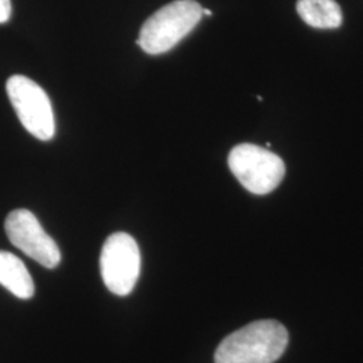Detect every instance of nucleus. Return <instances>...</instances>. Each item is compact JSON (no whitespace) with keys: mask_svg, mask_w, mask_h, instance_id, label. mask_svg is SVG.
Wrapping results in <instances>:
<instances>
[{"mask_svg":"<svg viewBox=\"0 0 363 363\" xmlns=\"http://www.w3.org/2000/svg\"><path fill=\"white\" fill-rule=\"evenodd\" d=\"M11 11H13L11 0H0V25L9 22Z\"/></svg>","mask_w":363,"mask_h":363,"instance_id":"9","label":"nucleus"},{"mask_svg":"<svg viewBox=\"0 0 363 363\" xmlns=\"http://www.w3.org/2000/svg\"><path fill=\"white\" fill-rule=\"evenodd\" d=\"M6 89L22 125L39 140H52L55 120L48 93L25 76L9 78Z\"/></svg>","mask_w":363,"mask_h":363,"instance_id":"5","label":"nucleus"},{"mask_svg":"<svg viewBox=\"0 0 363 363\" xmlns=\"http://www.w3.org/2000/svg\"><path fill=\"white\" fill-rule=\"evenodd\" d=\"M0 286L19 298H33L35 286L23 261L13 253L0 250Z\"/></svg>","mask_w":363,"mask_h":363,"instance_id":"7","label":"nucleus"},{"mask_svg":"<svg viewBox=\"0 0 363 363\" xmlns=\"http://www.w3.org/2000/svg\"><path fill=\"white\" fill-rule=\"evenodd\" d=\"M288 331L277 320H257L225 337L216 363H274L288 346Z\"/></svg>","mask_w":363,"mask_h":363,"instance_id":"1","label":"nucleus"},{"mask_svg":"<svg viewBox=\"0 0 363 363\" xmlns=\"http://www.w3.org/2000/svg\"><path fill=\"white\" fill-rule=\"evenodd\" d=\"M202 13H203V15H208V16L213 15V13H211L210 10H206V9H202Z\"/></svg>","mask_w":363,"mask_h":363,"instance_id":"10","label":"nucleus"},{"mask_svg":"<svg viewBox=\"0 0 363 363\" xmlns=\"http://www.w3.org/2000/svg\"><path fill=\"white\" fill-rule=\"evenodd\" d=\"M298 16L315 28H337L343 22V13L335 0H298Z\"/></svg>","mask_w":363,"mask_h":363,"instance_id":"8","label":"nucleus"},{"mask_svg":"<svg viewBox=\"0 0 363 363\" xmlns=\"http://www.w3.org/2000/svg\"><path fill=\"white\" fill-rule=\"evenodd\" d=\"M228 163L237 181L256 195L269 194L286 175L281 157L256 144L235 145Z\"/></svg>","mask_w":363,"mask_h":363,"instance_id":"3","label":"nucleus"},{"mask_svg":"<svg viewBox=\"0 0 363 363\" xmlns=\"http://www.w3.org/2000/svg\"><path fill=\"white\" fill-rule=\"evenodd\" d=\"M4 229L13 247L42 267L52 269L61 262L60 247L31 211L26 208L13 210L6 218Z\"/></svg>","mask_w":363,"mask_h":363,"instance_id":"6","label":"nucleus"},{"mask_svg":"<svg viewBox=\"0 0 363 363\" xmlns=\"http://www.w3.org/2000/svg\"><path fill=\"white\" fill-rule=\"evenodd\" d=\"M202 15V7L195 0L169 3L145 21L138 45L151 55L169 52L194 30Z\"/></svg>","mask_w":363,"mask_h":363,"instance_id":"2","label":"nucleus"},{"mask_svg":"<svg viewBox=\"0 0 363 363\" xmlns=\"http://www.w3.org/2000/svg\"><path fill=\"white\" fill-rule=\"evenodd\" d=\"M140 249L130 234L113 233L106 238L100 256V271L106 288L117 296L133 291L140 274Z\"/></svg>","mask_w":363,"mask_h":363,"instance_id":"4","label":"nucleus"}]
</instances>
